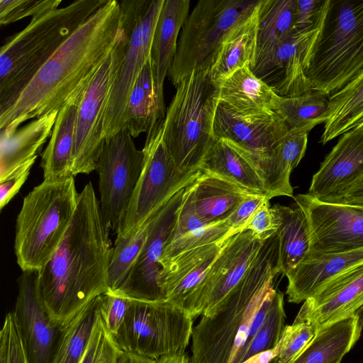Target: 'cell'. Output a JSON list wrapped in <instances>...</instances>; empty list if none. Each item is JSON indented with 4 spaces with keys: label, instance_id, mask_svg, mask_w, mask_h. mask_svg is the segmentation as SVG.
I'll use <instances>...</instances> for the list:
<instances>
[{
    "label": "cell",
    "instance_id": "obj_32",
    "mask_svg": "<svg viewBox=\"0 0 363 363\" xmlns=\"http://www.w3.org/2000/svg\"><path fill=\"white\" fill-rule=\"evenodd\" d=\"M164 103L156 91L150 57L140 71L128 101L125 128L133 138L148 130L164 118Z\"/></svg>",
    "mask_w": 363,
    "mask_h": 363
},
{
    "label": "cell",
    "instance_id": "obj_52",
    "mask_svg": "<svg viewBox=\"0 0 363 363\" xmlns=\"http://www.w3.org/2000/svg\"><path fill=\"white\" fill-rule=\"evenodd\" d=\"M277 355V347L256 354L242 363H269Z\"/></svg>",
    "mask_w": 363,
    "mask_h": 363
},
{
    "label": "cell",
    "instance_id": "obj_50",
    "mask_svg": "<svg viewBox=\"0 0 363 363\" xmlns=\"http://www.w3.org/2000/svg\"><path fill=\"white\" fill-rule=\"evenodd\" d=\"M267 199L270 200L265 195L257 194L247 195L225 220L233 233L243 230L253 214Z\"/></svg>",
    "mask_w": 363,
    "mask_h": 363
},
{
    "label": "cell",
    "instance_id": "obj_46",
    "mask_svg": "<svg viewBox=\"0 0 363 363\" xmlns=\"http://www.w3.org/2000/svg\"><path fill=\"white\" fill-rule=\"evenodd\" d=\"M61 0H0V25L7 26L23 18H35L58 8Z\"/></svg>",
    "mask_w": 363,
    "mask_h": 363
},
{
    "label": "cell",
    "instance_id": "obj_26",
    "mask_svg": "<svg viewBox=\"0 0 363 363\" xmlns=\"http://www.w3.org/2000/svg\"><path fill=\"white\" fill-rule=\"evenodd\" d=\"M86 89L72 97L58 111L50 140L42 154L44 181L61 182L72 175V152L78 108Z\"/></svg>",
    "mask_w": 363,
    "mask_h": 363
},
{
    "label": "cell",
    "instance_id": "obj_24",
    "mask_svg": "<svg viewBox=\"0 0 363 363\" xmlns=\"http://www.w3.org/2000/svg\"><path fill=\"white\" fill-rule=\"evenodd\" d=\"M255 194L215 174L201 172L184 189V196L205 222L225 221L240 203Z\"/></svg>",
    "mask_w": 363,
    "mask_h": 363
},
{
    "label": "cell",
    "instance_id": "obj_11",
    "mask_svg": "<svg viewBox=\"0 0 363 363\" xmlns=\"http://www.w3.org/2000/svg\"><path fill=\"white\" fill-rule=\"evenodd\" d=\"M289 131L274 111H238L215 99L213 138L223 139L248 160L263 181L267 194L275 150Z\"/></svg>",
    "mask_w": 363,
    "mask_h": 363
},
{
    "label": "cell",
    "instance_id": "obj_16",
    "mask_svg": "<svg viewBox=\"0 0 363 363\" xmlns=\"http://www.w3.org/2000/svg\"><path fill=\"white\" fill-rule=\"evenodd\" d=\"M184 189L173 196L151 218L141 251L126 279L114 293L137 300L166 301L160 286L161 259L177 220Z\"/></svg>",
    "mask_w": 363,
    "mask_h": 363
},
{
    "label": "cell",
    "instance_id": "obj_44",
    "mask_svg": "<svg viewBox=\"0 0 363 363\" xmlns=\"http://www.w3.org/2000/svg\"><path fill=\"white\" fill-rule=\"evenodd\" d=\"M132 298L107 291L101 295L100 315L111 337L121 347Z\"/></svg>",
    "mask_w": 363,
    "mask_h": 363
},
{
    "label": "cell",
    "instance_id": "obj_56",
    "mask_svg": "<svg viewBox=\"0 0 363 363\" xmlns=\"http://www.w3.org/2000/svg\"><path fill=\"white\" fill-rule=\"evenodd\" d=\"M269 363H277L275 358L273 359Z\"/></svg>",
    "mask_w": 363,
    "mask_h": 363
},
{
    "label": "cell",
    "instance_id": "obj_51",
    "mask_svg": "<svg viewBox=\"0 0 363 363\" xmlns=\"http://www.w3.org/2000/svg\"><path fill=\"white\" fill-rule=\"evenodd\" d=\"M321 201L363 207V176L336 196Z\"/></svg>",
    "mask_w": 363,
    "mask_h": 363
},
{
    "label": "cell",
    "instance_id": "obj_45",
    "mask_svg": "<svg viewBox=\"0 0 363 363\" xmlns=\"http://www.w3.org/2000/svg\"><path fill=\"white\" fill-rule=\"evenodd\" d=\"M0 363H29L19 323L13 311L6 315L0 332Z\"/></svg>",
    "mask_w": 363,
    "mask_h": 363
},
{
    "label": "cell",
    "instance_id": "obj_31",
    "mask_svg": "<svg viewBox=\"0 0 363 363\" xmlns=\"http://www.w3.org/2000/svg\"><path fill=\"white\" fill-rule=\"evenodd\" d=\"M362 327L352 315L319 329L292 363H340L359 340Z\"/></svg>",
    "mask_w": 363,
    "mask_h": 363
},
{
    "label": "cell",
    "instance_id": "obj_27",
    "mask_svg": "<svg viewBox=\"0 0 363 363\" xmlns=\"http://www.w3.org/2000/svg\"><path fill=\"white\" fill-rule=\"evenodd\" d=\"M189 8V0H164L155 27L150 60L157 94L162 101L164 81L177 54L178 36Z\"/></svg>",
    "mask_w": 363,
    "mask_h": 363
},
{
    "label": "cell",
    "instance_id": "obj_28",
    "mask_svg": "<svg viewBox=\"0 0 363 363\" xmlns=\"http://www.w3.org/2000/svg\"><path fill=\"white\" fill-rule=\"evenodd\" d=\"M214 98L242 112L274 111L281 96L246 65L215 84Z\"/></svg>",
    "mask_w": 363,
    "mask_h": 363
},
{
    "label": "cell",
    "instance_id": "obj_15",
    "mask_svg": "<svg viewBox=\"0 0 363 363\" xmlns=\"http://www.w3.org/2000/svg\"><path fill=\"white\" fill-rule=\"evenodd\" d=\"M294 198L306 218L310 253H337L363 248V207L324 202L308 194Z\"/></svg>",
    "mask_w": 363,
    "mask_h": 363
},
{
    "label": "cell",
    "instance_id": "obj_29",
    "mask_svg": "<svg viewBox=\"0 0 363 363\" xmlns=\"http://www.w3.org/2000/svg\"><path fill=\"white\" fill-rule=\"evenodd\" d=\"M58 111L36 118L9 135H1L0 181L33 158L50 138Z\"/></svg>",
    "mask_w": 363,
    "mask_h": 363
},
{
    "label": "cell",
    "instance_id": "obj_34",
    "mask_svg": "<svg viewBox=\"0 0 363 363\" xmlns=\"http://www.w3.org/2000/svg\"><path fill=\"white\" fill-rule=\"evenodd\" d=\"M296 7V0H261L254 67L293 31Z\"/></svg>",
    "mask_w": 363,
    "mask_h": 363
},
{
    "label": "cell",
    "instance_id": "obj_49",
    "mask_svg": "<svg viewBox=\"0 0 363 363\" xmlns=\"http://www.w3.org/2000/svg\"><path fill=\"white\" fill-rule=\"evenodd\" d=\"M37 158L28 160L0 181V208L2 209L18 192L26 181Z\"/></svg>",
    "mask_w": 363,
    "mask_h": 363
},
{
    "label": "cell",
    "instance_id": "obj_21",
    "mask_svg": "<svg viewBox=\"0 0 363 363\" xmlns=\"http://www.w3.org/2000/svg\"><path fill=\"white\" fill-rule=\"evenodd\" d=\"M363 176V126L338 140L313 176L307 194L324 201L336 196Z\"/></svg>",
    "mask_w": 363,
    "mask_h": 363
},
{
    "label": "cell",
    "instance_id": "obj_4",
    "mask_svg": "<svg viewBox=\"0 0 363 363\" xmlns=\"http://www.w3.org/2000/svg\"><path fill=\"white\" fill-rule=\"evenodd\" d=\"M108 0H77L35 18L0 50V115L61 45Z\"/></svg>",
    "mask_w": 363,
    "mask_h": 363
},
{
    "label": "cell",
    "instance_id": "obj_13",
    "mask_svg": "<svg viewBox=\"0 0 363 363\" xmlns=\"http://www.w3.org/2000/svg\"><path fill=\"white\" fill-rule=\"evenodd\" d=\"M144 163V152L136 148L125 128L104 141L96 162L100 208L106 226L117 233L133 196Z\"/></svg>",
    "mask_w": 363,
    "mask_h": 363
},
{
    "label": "cell",
    "instance_id": "obj_5",
    "mask_svg": "<svg viewBox=\"0 0 363 363\" xmlns=\"http://www.w3.org/2000/svg\"><path fill=\"white\" fill-rule=\"evenodd\" d=\"M363 72V0H325L306 76L330 96Z\"/></svg>",
    "mask_w": 363,
    "mask_h": 363
},
{
    "label": "cell",
    "instance_id": "obj_14",
    "mask_svg": "<svg viewBox=\"0 0 363 363\" xmlns=\"http://www.w3.org/2000/svg\"><path fill=\"white\" fill-rule=\"evenodd\" d=\"M262 242L246 229L225 240L194 299L189 313L193 319L214 313L243 278Z\"/></svg>",
    "mask_w": 363,
    "mask_h": 363
},
{
    "label": "cell",
    "instance_id": "obj_54",
    "mask_svg": "<svg viewBox=\"0 0 363 363\" xmlns=\"http://www.w3.org/2000/svg\"><path fill=\"white\" fill-rule=\"evenodd\" d=\"M157 363H189V357L186 354L164 357L157 360Z\"/></svg>",
    "mask_w": 363,
    "mask_h": 363
},
{
    "label": "cell",
    "instance_id": "obj_55",
    "mask_svg": "<svg viewBox=\"0 0 363 363\" xmlns=\"http://www.w3.org/2000/svg\"><path fill=\"white\" fill-rule=\"evenodd\" d=\"M354 315L357 317L359 325L363 328V305L356 311Z\"/></svg>",
    "mask_w": 363,
    "mask_h": 363
},
{
    "label": "cell",
    "instance_id": "obj_33",
    "mask_svg": "<svg viewBox=\"0 0 363 363\" xmlns=\"http://www.w3.org/2000/svg\"><path fill=\"white\" fill-rule=\"evenodd\" d=\"M363 126V72L345 87L328 96V108L320 143L325 145Z\"/></svg>",
    "mask_w": 363,
    "mask_h": 363
},
{
    "label": "cell",
    "instance_id": "obj_53",
    "mask_svg": "<svg viewBox=\"0 0 363 363\" xmlns=\"http://www.w3.org/2000/svg\"><path fill=\"white\" fill-rule=\"evenodd\" d=\"M121 363H157V361L134 353L124 352Z\"/></svg>",
    "mask_w": 363,
    "mask_h": 363
},
{
    "label": "cell",
    "instance_id": "obj_36",
    "mask_svg": "<svg viewBox=\"0 0 363 363\" xmlns=\"http://www.w3.org/2000/svg\"><path fill=\"white\" fill-rule=\"evenodd\" d=\"M308 133L306 130H289L276 148L268 187L270 199L279 196H294L290 175L305 155Z\"/></svg>",
    "mask_w": 363,
    "mask_h": 363
},
{
    "label": "cell",
    "instance_id": "obj_8",
    "mask_svg": "<svg viewBox=\"0 0 363 363\" xmlns=\"http://www.w3.org/2000/svg\"><path fill=\"white\" fill-rule=\"evenodd\" d=\"M163 121H157L147 132L143 170L117 237L128 236L139 229L201 172L184 171L177 167L164 143Z\"/></svg>",
    "mask_w": 363,
    "mask_h": 363
},
{
    "label": "cell",
    "instance_id": "obj_42",
    "mask_svg": "<svg viewBox=\"0 0 363 363\" xmlns=\"http://www.w3.org/2000/svg\"><path fill=\"white\" fill-rule=\"evenodd\" d=\"M318 332L316 327L307 320H294L284 326L276 346L277 363H292L311 342Z\"/></svg>",
    "mask_w": 363,
    "mask_h": 363
},
{
    "label": "cell",
    "instance_id": "obj_10",
    "mask_svg": "<svg viewBox=\"0 0 363 363\" xmlns=\"http://www.w3.org/2000/svg\"><path fill=\"white\" fill-rule=\"evenodd\" d=\"M193 332V318L167 301L132 298L121 348L158 360L185 354Z\"/></svg>",
    "mask_w": 363,
    "mask_h": 363
},
{
    "label": "cell",
    "instance_id": "obj_23",
    "mask_svg": "<svg viewBox=\"0 0 363 363\" xmlns=\"http://www.w3.org/2000/svg\"><path fill=\"white\" fill-rule=\"evenodd\" d=\"M362 262L363 248L337 253H309L287 277L288 301H305L337 275Z\"/></svg>",
    "mask_w": 363,
    "mask_h": 363
},
{
    "label": "cell",
    "instance_id": "obj_48",
    "mask_svg": "<svg viewBox=\"0 0 363 363\" xmlns=\"http://www.w3.org/2000/svg\"><path fill=\"white\" fill-rule=\"evenodd\" d=\"M325 0H296L293 30L305 32L320 25Z\"/></svg>",
    "mask_w": 363,
    "mask_h": 363
},
{
    "label": "cell",
    "instance_id": "obj_22",
    "mask_svg": "<svg viewBox=\"0 0 363 363\" xmlns=\"http://www.w3.org/2000/svg\"><path fill=\"white\" fill-rule=\"evenodd\" d=\"M226 239L182 252L162 264L160 286L166 301L190 313L194 299Z\"/></svg>",
    "mask_w": 363,
    "mask_h": 363
},
{
    "label": "cell",
    "instance_id": "obj_18",
    "mask_svg": "<svg viewBox=\"0 0 363 363\" xmlns=\"http://www.w3.org/2000/svg\"><path fill=\"white\" fill-rule=\"evenodd\" d=\"M320 26L305 32L293 30L252 72L279 96L295 97L312 91L306 69Z\"/></svg>",
    "mask_w": 363,
    "mask_h": 363
},
{
    "label": "cell",
    "instance_id": "obj_47",
    "mask_svg": "<svg viewBox=\"0 0 363 363\" xmlns=\"http://www.w3.org/2000/svg\"><path fill=\"white\" fill-rule=\"evenodd\" d=\"M282 221V206L270 207L266 200L253 214L243 229L250 230L259 240L264 241L276 234Z\"/></svg>",
    "mask_w": 363,
    "mask_h": 363
},
{
    "label": "cell",
    "instance_id": "obj_6",
    "mask_svg": "<svg viewBox=\"0 0 363 363\" xmlns=\"http://www.w3.org/2000/svg\"><path fill=\"white\" fill-rule=\"evenodd\" d=\"M79 199L74 177L43 181L25 196L16 218L14 251L23 272H39L72 220Z\"/></svg>",
    "mask_w": 363,
    "mask_h": 363
},
{
    "label": "cell",
    "instance_id": "obj_43",
    "mask_svg": "<svg viewBox=\"0 0 363 363\" xmlns=\"http://www.w3.org/2000/svg\"><path fill=\"white\" fill-rule=\"evenodd\" d=\"M123 353L107 330L99 311L80 363H121Z\"/></svg>",
    "mask_w": 363,
    "mask_h": 363
},
{
    "label": "cell",
    "instance_id": "obj_3",
    "mask_svg": "<svg viewBox=\"0 0 363 363\" xmlns=\"http://www.w3.org/2000/svg\"><path fill=\"white\" fill-rule=\"evenodd\" d=\"M277 235L263 241L238 284L193 328L189 363H233L243 348L252 319L279 274Z\"/></svg>",
    "mask_w": 363,
    "mask_h": 363
},
{
    "label": "cell",
    "instance_id": "obj_1",
    "mask_svg": "<svg viewBox=\"0 0 363 363\" xmlns=\"http://www.w3.org/2000/svg\"><path fill=\"white\" fill-rule=\"evenodd\" d=\"M91 182L79 194L71 223L55 252L38 272L40 298L52 321L65 328L93 299L108 291L113 247Z\"/></svg>",
    "mask_w": 363,
    "mask_h": 363
},
{
    "label": "cell",
    "instance_id": "obj_37",
    "mask_svg": "<svg viewBox=\"0 0 363 363\" xmlns=\"http://www.w3.org/2000/svg\"><path fill=\"white\" fill-rule=\"evenodd\" d=\"M101 295L63 328L51 363H80L100 311Z\"/></svg>",
    "mask_w": 363,
    "mask_h": 363
},
{
    "label": "cell",
    "instance_id": "obj_38",
    "mask_svg": "<svg viewBox=\"0 0 363 363\" xmlns=\"http://www.w3.org/2000/svg\"><path fill=\"white\" fill-rule=\"evenodd\" d=\"M328 108V96L313 90L295 97H281L274 111L289 130L311 131L324 123Z\"/></svg>",
    "mask_w": 363,
    "mask_h": 363
},
{
    "label": "cell",
    "instance_id": "obj_39",
    "mask_svg": "<svg viewBox=\"0 0 363 363\" xmlns=\"http://www.w3.org/2000/svg\"><path fill=\"white\" fill-rule=\"evenodd\" d=\"M150 219L130 235L116 237L108 269V291L118 290L126 279L145 242Z\"/></svg>",
    "mask_w": 363,
    "mask_h": 363
},
{
    "label": "cell",
    "instance_id": "obj_19",
    "mask_svg": "<svg viewBox=\"0 0 363 363\" xmlns=\"http://www.w3.org/2000/svg\"><path fill=\"white\" fill-rule=\"evenodd\" d=\"M38 272L25 271L17 279L13 312L18 319L29 363H51L63 328L50 319L37 289Z\"/></svg>",
    "mask_w": 363,
    "mask_h": 363
},
{
    "label": "cell",
    "instance_id": "obj_40",
    "mask_svg": "<svg viewBox=\"0 0 363 363\" xmlns=\"http://www.w3.org/2000/svg\"><path fill=\"white\" fill-rule=\"evenodd\" d=\"M285 319L284 294L277 289L265 321L252 340L237 354L233 363H242L256 354L276 347L284 328Z\"/></svg>",
    "mask_w": 363,
    "mask_h": 363
},
{
    "label": "cell",
    "instance_id": "obj_41",
    "mask_svg": "<svg viewBox=\"0 0 363 363\" xmlns=\"http://www.w3.org/2000/svg\"><path fill=\"white\" fill-rule=\"evenodd\" d=\"M234 233L226 221H224L168 238L162 257L161 265L182 252L220 242Z\"/></svg>",
    "mask_w": 363,
    "mask_h": 363
},
{
    "label": "cell",
    "instance_id": "obj_2",
    "mask_svg": "<svg viewBox=\"0 0 363 363\" xmlns=\"http://www.w3.org/2000/svg\"><path fill=\"white\" fill-rule=\"evenodd\" d=\"M121 7L108 0L55 52L16 102L0 115L1 135L28 120L59 110L87 89L121 31Z\"/></svg>",
    "mask_w": 363,
    "mask_h": 363
},
{
    "label": "cell",
    "instance_id": "obj_30",
    "mask_svg": "<svg viewBox=\"0 0 363 363\" xmlns=\"http://www.w3.org/2000/svg\"><path fill=\"white\" fill-rule=\"evenodd\" d=\"M199 170L218 176L252 193L269 197L264 182L254 167L223 139L213 138Z\"/></svg>",
    "mask_w": 363,
    "mask_h": 363
},
{
    "label": "cell",
    "instance_id": "obj_9",
    "mask_svg": "<svg viewBox=\"0 0 363 363\" xmlns=\"http://www.w3.org/2000/svg\"><path fill=\"white\" fill-rule=\"evenodd\" d=\"M259 0H201L180 33L177 54L168 72L176 87L195 69L210 65L223 40Z\"/></svg>",
    "mask_w": 363,
    "mask_h": 363
},
{
    "label": "cell",
    "instance_id": "obj_25",
    "mask_svg": "<svg viewBox=\"0 0 363 363\" xmlns=\"http://www.w3.org/2000/svg\"><path fill=\"white\" fill-rule=\"evenodd\" d=\"M260 3L230 30L217 50L208 70L214 85L246 65L254 67Z\"/></svg>",
    "mask_w": 363,
    "mask_h": 363
},
{
    "label": "cell",
    "instance_id": "obj_12",
    "mask_svg": "<svg viewBox=\"0 0 363 363\" xmlns=\"http://www.w3.org/2000/svg\"><path fill=\"white\" fill-rule=\"evenodd\" d=\"M129 34L122 28L118 37L87 87L78 108L72 152V175L89 174L104 143L103 122L106 104L124 60Z\"/></svg>",
    "mask_w": 363,
    "mask_h": 363
},
{
    "label": "cell",
    "instance_id": "obj_20",
    "mask_svg": "<svg viewBox=\"0 0 363 363\" xmlns=\"http://www.w3.org/2000/svg\"><path fill=\"white\" fill-rule=\"evenodd\" d=\"M363 305V262L337 275L303 301L296 320L312 323L318 330L354 315Z\"/></svg>",
    "mask_w": 363,
    "mask_h": 363
},
{
    "label": "cell",
    "instance_id": "obj_7",
    "mask_svg": "<svg viewBox=\"0 0 363 363\" xmlns=\"http://www.w3.org/2000/svg\"><path fill=\"white\" fill-rule=\"evenodd\" d=\"M206 65L194 69L176 86L163 121L164 140L177 167L199 170L211 144L215 85Z\"/></svg>",
    "mask_w": 363,
    "mask_h": 363
},
{
    "label": "cell",
    "instance_id": "obj_35",
    "mask_svg": "<svg viewBox=\"0 0 363 363\" xmlns=\"http://www.w3.org/2000/svg\"><path fill=\"white\" fill-rule=\"evenodd\" d=\"M277 234L278 269L279 274L287 277L311 252L306 218L296 204L294 207L282 206V221Z\"/></svg>",
    "mask_w": 363,
    "mask_h": 363
},
{
    "label": "cell",
    "instance_id": "obj_17",
    "mask_svg": "<svg viewBox=\"0 0 363 363\" xmlns=\"http://www.w3.org/2000/svg\"><path fill=\"white\" fill-rule=\"evenodd\" d=\"M164 0H152L146 12L129 34L124 60L113 85L105 109L104 141L125 128V113L134 84L150 57L154 32Z\"/></svg>",
    "mask_w": 363,
    "mask_h": 363
}]
</instances>
